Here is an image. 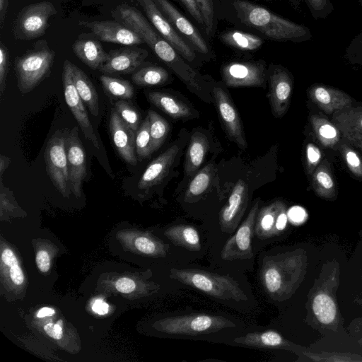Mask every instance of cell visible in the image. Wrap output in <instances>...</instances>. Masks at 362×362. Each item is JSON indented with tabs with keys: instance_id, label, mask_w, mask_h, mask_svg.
<instances>
[{
	"instance_id": "cell-1",
	"label": "cell",
	"mask_w": 362,
	"mask_h": 362,
	"mask_svg": "<svg viewBox=\"0 0 362 362\" xmlns=\"http://www.w3.org/2000/svg\"><path fill=\"white\" fill-rule=\"evenodd\" d=\"M116 16L125 26L134 30L154 53L167 64L189 88L200 93L197 74L177 53L175 48L160 35L136 8L121 5L115 10Z\"/></svg>"
},
{
	"instance_id": "cell-2",
	"label": "cell",
	"mask_w": 362,
	"mask_h": 362,
	"mask_svg": "<svg viewBox=\"0 0 362 362\" xmlns=\"http://www.w3.org/2000/svg\"><path fill=\"white\" fill-rule=\"evenodd\" d=\"M306 262L303 250L266 256L262 261L259 278L269 297L275 301L289 298L303 279Z\"/></svg>"
},
{
	"instance_id": "cell-3",
	"label": "cell",
	"mask_w": 362,
	"mask_h": 362,
	"mask_svg": "<svg viewBox=\"0 0 362 362\" xmlns=\"http://www.w3.org/2000/svg\"><path fill=\"white\" fill-rule=\"evenodd\" d=\"M238 17L245 25L277 41L301 42L313 37L309 28L279 16L264 7L245 0L233 1Z\"/></svg>"
},
{
	"instance_id": "cell-4",
	"label": "cell",
	"mask_w": 362,
	"mask_h": 362,
	"mask_svg": "<svg viewBox=\"0 0 362 362\" xmlns=\"http://www.w3.org/2000/svg\"><path fill=\"white\" fill-rule=\"evenodd\" d=\"M170 276L214 298L245 301L247 297L232 277L198 269H171Z\"/></svg>"
},
{
	"instance_id": "cell-5",
	"label": "cell",
	"mask_w": 362,
	"mask_h": 362,
	"mask_svg": "<svg viewBox=\"0 0 362 362\" xmlns=\"http://www.w3.org/2000/svg\"><path fill=\"white\" fill-rule=\"evenodd\" d=\"M55 52L45 40L37 41L33 49L14 59L17 86L22 94L35 89L47 78L52 70Z\"/></svg>"
},
{
	"instance_id": "cell-6",
	"label": "cell",
	"mask_w": 362,
	"mask_h": 362,
	"mask_svg": "<svg viewBox=\"0 0 362 362\" xmlns=\"http://www.w3.org/2000/svg\"><path fill=\"white\" fill-rule=\"evenodd\" d=\"M235 323L221 315L194 313L163 318L155 323L158 331L175 335L196 336L234 327Z\"/></svg>"
},
{
	"instance_id": "cell-7",
	"label": "cell",
	"mask_w": 362,
	"mask_h": 362,
	"mask_svg": "<svg viewBox=\"0 0 362 362\" xmlns=\"http://www.w3.org/2000/svg\"><path fill=\"white\" fill-rule=\"evenodd\" d=\"M67 129L57 130L49 139L44 152L47 173L56 189L64 196L71 193L66 150Z\"/></svg>"
},
{
	"instance_id": "cell-8",
	"label": "cell",
	"mask_w": 362,
	"mask_h": 362,
	"mask_svg": "<svg viewBox=\"0 0 362 362\" xmlns=\"http://www.w3.org/2000/svg\"><path fill=\"white\" fill-rule=\"evenodd\" d=\"M57 13L49 1H41L23 8L18 14L13 33L18 40H30L42 36L48 26L49 18Z\"/></svg>"
},
{
	"instance_id": "cell-9",
	"label": "cell",
	"mask_w": 362,
	"mask_h": 362,
	"mask_svg": "<svg viewBox=\"0 0 362 362\" xmlns=\"http://www.w3.org/2000/svg\"><path fill=\"white\" fill-rule=\"evenodd\" d=\"M258 211L259 201L256 200L244 221L223 247L221 257L223 260L246 259L252 257L251 240Z\"/></svg>"
},
{
	"instance_id": "cell-10",
	"label": "cell",
	"mask_w": 362,
	"mask_h": 362,
	"mask_svg": "<svg viewBox=\"0 0 362 362\" xmlns=\"http://www.w3.org/2000/svg\"><path fill=\"white\" fill-rule=\"evenodd\" d=\"M73 64L65 60L63 65L62 82L66 103L78 122L86 139L99 149V144L90 120L73 79Z\"/></svg>"
},
{
	"instance_id": "cell-11",
	"label": "cell",
	"mask_w": 362,
	"mask_h": 362,
	"mask_svg": "<svg viewBox=\"0 0 362 362\" xmlns=\"http://www.w3.org/2000/svg\"><path fill=\"white\" fill-rule=\"evenodd\" d=\"M137 1L159 34L175 48L180 55L186 60L192 62L195 57L193 49L175 31L155 1L153 0H137Z\"/></svg>"
},
{
	"instance_id": "cell-12",
	"label": "cell",
	"mask_w": 362,
	"mask_h": 362,
	"mask_svg": "<svg viewBox=\"0 0 362 362\" xmlns=\"http://www.w3.org/2000/svg\"><path fill=\"white\" fill-rule=\"evenodd\" d=\"M69 185L71 192L77 197L81 196L83 181L87 175L86 151L78 136V128L69 131L66 139Z\"/></svg>"
},
{
	"instance_id": "cell-13",
	"label": "cell",
	"mask_w": 362,
	"mask_h": 362,
	"mask_svg": "<svg viewBox=\"0 0 362 362\" xmlns=\"http://www.w3.org/2000/svg\"><path fill=\"white\" fill-rule=\"evenodd\" d=\"M221 75L226 85L232 88L263 86L265 83V68L261 63H228L223 66Z\"/></svg>"
},
{
	"instance_id": "cell-14",
	"label": "cell",
	"mask_w": 362,
	"mask_h": 362,
	"mask_svg": "<svg viewBox=\"0 0 362 362\" xmlns=\"http://www.w3.org/2000/svg\"><path fill=\"white\" fill-rule=\"evenodd\" d=\"M213 93L219 116L228 137L239 148L245 149L247 148V141L241 119L231 98L221 87H215Z\"/></svg>"
},
{
	"instance_id": "cell-15",
	"label": "cell",
	"mask_w": 362,
	"mask_h": 362,
	"mask_svg": "<svg viewBox=\"0 0 362 362\" xmlns=\"http://www.w3.org/2000/svg\"><path fill=\"white\" fill-rule=\"evenodd\" d=\"M109 129L119 156L127 163L136 165L139 160L136 152L135 132L120 117L115 108L110 112Z\"/></svg>"
},
{
	"instance_id": "cell-16",
	"label": "cell",
	"mask_w": 362,
	"mask_h": 362,
	"mask_svg": "<svg viewBox=\"0 0 362 362\" xmlns=\"http://www.w3.org/2000/svg\"><path fill=\"white\" fill-rule=\"evenodd\" d=\"M248 202V188L243 180H238L228 202L219 214V225L222 232L232 233L238 226Z\"/></svg>"
},
{
	"instance_id": "cell-17",
	"label": "cell",
	"mask_w": 362,
	"mask_h": 362,
	"mask_svg": "<svg viewBox=\"0 0 362 362\" xmlns=\"http://www.w3.org/2000/svg\"><path fill=\"white\" fill-rule=\"evenodd\" d=\"M78 23L90 30L103 42L131 46L144 42L134 30L116 21H80Z\"/></svg>"
},
{
	"instance_id": "cell-18",
	"label": "cell",
	"mask_w": 362,
	"mask_h": 362,
	"mask_svg": "<svg viewBox=\"0 0 362 362\" xmlns=\"http://www.w3.org/2000/svg\"><path fill=\"white\" fill-rule=\"evenodd\" d=\"M269 100L275 117H281L287 112L293 90L291 74L282 66H276L270 75Z\"/></svg>"
},
{
	"instance_id": "cell-19",
	"label": "cell",
	"mask_w": 362,
	"mask_h": 362,
	"mask_svg": "<svg viewBox=\"0 0 362 362\" xmlns=\"http://www.w3.org/2000/svg\"><path fill=\"white\" fill-rule=\"evenodd\" d=\"M147 55L146 50L136 47L111 50L98 71L110 74H129L143 63Z\"/></svg>"
},
{
	"instance_id": "cell-20",
	"label": "cell",
	"mask_w": 362,
	"mask_h": 362,
	"mask_svg": "<svg viewBox=\"0 0 362 362\" xmlns=\"http://www.w3.org/2000/svg\"><path fill=\"white\" fill-rule=\"evenodd\" d=\"M349 144L362 148V107H348L332 114L331 120Z\"/></svg>"
},
{
	"instance_id": "cell-21",
	"label": "cell",
	"mask_w": 362,
	"mask_h": 362,
	"mask_svg": "<svg viewBox=\"0 0 362 362\" xmlns=\"http://www.w3.org/2000/svg\"><path fill=\"white\" fill-rule=\"evenodd\" d=\"M308 95L321 110L329 115L351 106L353 100L346 93L320 83L310 86Z\"/></svg>"
},
{
	"instance_id": "cell-22",
	"label": "cell",
	"mask_w": 362,
	"mask_h": 362,
	"mask_svg": "<svg viewBox=\"0 0 362 362\" xmlns=\"http://www.w3.org/2000/svg\"><path fill=\"white\" fill-rule=\"evenodd\" d=\"M233 341L238 344L258 349L288 350L298 356L303 351V347L285 339L274 329L247 333L235 338Z\"/></svg>"
},
{
	"instance_id": "cell-23",
	"label": "cell",
	"mask_w": 362,
	"mask_h": 362,
	"mask_svg": "<svg viewBox=\"0 0 362 362\" xmlns=\"http://www.w3.org/2000/svg\"><path fill=\"white\" fill-rule=\"evenodd\" d=\"M169 22L184 35L196 49L203 53L209 52L208 46L194 26L168 0H153Z\"/></svg>"
},
{
	"instance_id": "cell-24",
	"label": "cell",
	"mask_w": 362,
	"mask_h": 362,
	"mask_svg": "<svg viewBox=\"0 0 362 362\" xmlns=\"http://www.w3.org/2000/svg\"><path fill=\"white\" fill-rule=\"evenodd\" d=\"M178 151V146L174 144L153 160L141 176L138 188L146 189L158 185L168 173Z\"/></svg>"
},
{
	"instance_id": "cell-25",
	"label": "cell",
	"mask_w": 362,
	"mask_h": 362,
	"mask_svg": "<svg viewBox=\"0 0 362 362\" xmlns=\"http://www.w3.org/2000/svg\"><path fill=\"white\" fill-rule=\"evenodd\" d=\"M311 309L317 320L324 326L334 327L338 320V310L334 294L321 288L313 295Z\"/></svg>"
},
{
	"instance_id": "cell-26",
	"label": "cell",
	"mask_w": 362,
	"mask_h": 362,
	"mask_svg": "<svg viewBox=\"0 0 362 362\" xmlns=\"http://www.w3.org/2000/svg\"><path fill=\"white\" fill-rule=\"evenodd\" d=\"M284 208L286 205L282 201L276 200L258 211L254 231L259 238L267 239L279 233L277 221Z\"/></svg>"
},
{
	"instance_id": "cell-27",
	"label": "cell",
	"mask_w": 362,
	"mask_h": 362,
	"mask_svg": "<svg viewBox=\"0 0 362 362\" xmlns=\"http://www.w3.org/2000/svg\"><path fill=\"white\" fill-rule=\"evenodd\" d=\"M148 100L154 106L174 119L189 118L192 115L191 108L174 96L160 91L146 92Z\"/></svg>"
},
{
	"instance_id": "cell-28",
	"label": "cell",
	"mask_w": 362,
	"mask_h": 362,
	"mask_svg": "<svg viewBox=\"0 0 362 362\" xmlns=\"http://www.w3.org/2000/svg\"><path fill=\"white\" fill-rule=\"evenodd\" d=\"M72 49L76 56L93 70H99L107 57L100 43L94 40H77Z\"/></svg>"
},
{
	"instance_id": "cell-29",
	"label": "cell",
	"mask_w": 362,
	"mask_h": 362,
	"mask_svg": "<svg viewBox=\"0 0 362 362\" xmlns=\"http://www.w3.org/2000/svg\"><path fill=\"white\" fill-rule=\"evenodd\" d=\"M311 185L315 193L326 199H334L337 194L336 182L329 162H320L312 174Z\"/></svg>"
},
{
	"instance_id": "cell-30",
	"label": "cell",
	"mask_w": 362,
	"mask_h": 362,
	"mask_svg": "<svg viewBox=\"0 0 362 362\" xmlns=\"http://www.w3.org/2000/svg\"><path fill=\"white\" fill-rule=\"evenodd\" d=\"M73 79L76 90L90 113L96 117L99 114L98 92L86 74L73 64Z\"/></svg>"
},
{
	"instance_id": "cell-31",
	"label": "cell",
	"mask_w": 362,
	"mask_h": 362,
	"mask_svg": "<svg viewBox=\"0 0 362 362\" xmlns=\"http://www.w3.org/2000/svg\"><path fill=\"white\" fill-rule=\"evenodd\" d=\"M207 137L201 132L194 133L188 145L185 170L187 175H192L203 163L209 150Z\"/></svg>"
},
{
	"instance_id": "cell-32",
	"label": "cell",
	"mask_w": 362,
	"mask_h": 362,
	"mask_svg": "<svg viewBox=\"0 0 362 362\" xmlns=\"http://www.w3.org/2000/svg\"><path fill=\"white\" fill-rule=\"evenodd\" d=\"M166 237L175 245L190 251L201 250L200 236L192 226L179 224L170 226L165 232Z\"/></svg>"
},
{
	"instance_id": "cell-33",
	"label": "cell",
	"mask_w": 362,
	"mask_h": 362,
	"mask_svg": "<svg viewBox=\"0 0 362 362\" xmlns=\"http://www.w3.org/2000/svg\"><path fill=\"white\" fill-rule=\"evenodd\" d=\"M310 121L317 139L322 146L332 149L339 146L341 134L332 121L318 115H312Z\"/></svg>"
},
{
	"instance_id": "cell-34",
	"label": "cell",
	"mask_w": 362,
	"mask_h": 362,
	"mask_svg": "<svg viewBox=\"0 0 362 362\" xmlns=\"http://www.w3.org/2000/svg\"><path fill=\"white\" fill-rule=\"evenodd\" d=\"M221 39L228 46L244 51L257 49L263 44V40L259 37L235 30L222 33Z\"/></svg>"
},
{
	"instance_id": "cell-35",
	"label": "cell",
	"mask_w": 362,
	"mask_h": 362,
	"mask_svg": "<svg viewBox=\"0 0 362 362\" xmlns=\"http://www.w3.org/2000/svg\"><path fill=\"white\" fill-rule=\"evenodd\" d=\"M169 78L168 72L158 66L140 69L132 76V81L139 86H151L165 83Z\"/></svg>"
},
{
	"instance_id": "cell-36",
	"label": "cell",
	"mask_w": 362,
	"mask_h": 362,
	"mask_svg": "<svg viewBox=\"0 0 362 362\" xmlns=\"http://www.w3.org/2000/svg\"><path fill=\"white\" fill-rule=\"evenodd\" d=\"M100 82L106 94L119 100H129L134 95V87L127 80L111 77L107 75L100 76Z\"/></svg>"
},
{
	"instance_id": "cell-37",
	"label": "cell",
	"mask_w": 362,
	"mask_h": 362,
	"mask_svg": "<svg viewBox=\"0 0 362 362\" xmlns=\"http://www.w3.org/2000/svg\"><path fill=\"white\" fill-rule=\"evenodd\" d=\"M150 121L151 147L152 153L157 151L165 141L170 129L168 122L153 110H148Z\"/></svg>"
},
{
	"instance_id": "cell-38",
	"label": "cell",
	"mask_w": 362,
	"mask_h": 362,
	"mask_svg": "<svg viewBox=\"0 0 362 362\" xmlns=\"http://www.w3.org/2000/svg\"><path fill=\"white\" fill-rule=\"evenodd\" d=\"M214 174V166L209 164L196 174L190 182L185 196L186 202H192L208 189Z\"/></svg>"
},
{
	"instance_id": "cell-39",
	"label": "cell",
	"mask_w": 362,
	"mask_h": 362,
	"mask_svg": "<svg viewBox=\"0 0 362 362\" xmlns=\"http://www.w3.org/2000/svg\"><path fill=\"white\" fill-rule=\"evenodd\" d=\"M136 152L139 160L148 158L151 153L150 121L147 115L135 132Z\"/></svg>"
},
{
	"instance_id": "cell-40",
	"label": "cell",
	"mask_w": 362,
	"mask_h": 362,
	"mask_svg": "<svg viewBox=\"0 0 362 362\" xmlns=\"http://www.w3.org/2000/svg\"><path fill=\"white\" fill-rule=\"evenodd\" d=\"M299 356H303L309 361L317 362L362 361L361 356L351 353L322 352L317 354L303 350Z\"/></svg>"
},
{
	"instance_id": "cell-41",
	"label": "cell",
	"mask_w": 362,
	"mask_h": 362,
	"mask_svg": "<svg viewBox=\"0 0 362 362\" xmlns=\"http://www.w3.org/2000/svg\"><path fill=\"white\" fill-rule=\"evenodd\" d=\"M341 155L351 173L356 177L362 180V161L358 154L349 146L344 139L339 143Z\"/></svg>"
},
{
	"instance_id": "cell-42",
	"label": "cell",
	"mask_w": 362,
	"mask_h": 362,
	"mask_svg": "<svg viewBox=\"0 0 362 362\" xmlns=\"http://www.w3.org/2000/svg\"><path fill=\"white\" fill-rule=\"evenodd\" d=\"M114 107L120 117L136 132L140 126V115L138 110L126 100H117Z\"/></svg>"
},
{
	"instance_id": "cell-43",
	"label": "cell",
	"mask_w": 362,
	"mask_h": 362,
	"mask_svg": "<svg viewBox=\"0 0 362 362\" xmlns=\"http://www.w3.org/2000/svg\"><path fill=\"white\" fill-rule=\"evenodd\" d=\"M315 20L325 19L334 8L331 0H304Z\"/></svg>"
},
{
	"instance_id": "cell-44",
	"label": "cell",
	"mask_w": 362,
	"mask_h": 362,
	"mask_svg": "<svg viewBox=\"0 0 362 362\" xmlns=\"http://www.w3.org/2000/svg\"><path fill=\"white\" fill-rule=\"evenodd\" d=\"M344 57L350 63L362 66V30L346 48Z\"/></svg>"
},
{
	"instance_id": "cell-45",
	"label": "cell",
	"mask_w": 362,
	"mask_h": 362,
	"mask_svg": "<svg viewBox=\"0 0 362 362\" xmlns=\"http://www.w3.org/2000/svg\"><path fill=\"white\" fill-rule=\"evenodd\" d=\"M322 153L320 148L313 143H308L305 148V168L308 175L313 173L320 163Z\"/></svg>"
},
{
	"instance_id": "cell-46",
	"label": "cell",
	"mask_w": 362,
	"mask_h": 362,
	"mask_svg": "<svg viewBox=\"0 0 362 362\" xmlns=\"http://www.w3.org/2000/svg\"><path fill=\"white\" fill-rule=\"evenodd\" d=\"M204 21V28L208 35L214 30V9L212 0H196Z\"/></svg>"
},
{
	"instance_id": "cell-47",
	"label": "cell",
	"mask_w": 362,
	"mask_h": 362,
	"mask_svg": "<svg viewBox=\"0 0 362 362\" xmlns=\"http://www.w3.org/2000/svg\"><path fill=\"white\" fill-rule=\"evenodd\" d=\"M8 70V52L6 45L0 42V95L2 96L5 88Z\"/></svg>"
},
{
	"instance_id": "cell-48",
	"label": "cell",
	"mask_w": 362,
	"mask_h": 362,
	"mask_svg": "<svg viewBox=\"0 0 362 362\" xmlns=\"http://www.w3.org/2000/svg\"><path fill=\"white\" fill-rule=\"evenodd\" d=\"M193 18L204 27V21L196 0H180Z\"/></svg>"
},
{
	"instance_id": "cell-49",
	"label": "cell",
	"mask_w": 362,
	"mask_h": 362,
	"mask_svg": "<svg viewBox=\"0 0 362 362\" xmlns=\"http://www.w3.org/2000/svg\"><path fill=\"white\" fill-rule=\"evenodd\" d=\"M115 288L123 293H129L135 290V281L128 277H122L115 282Z\"/></svg>"
},
{
	"instance_id": "cell-50",
	"label": "cell",
	"mask_w": 362,
	"mask_h": 362,
	"mask_svg": "<svg viewBox=\"0 0 362 362\" xmlns=\"http://www.w3.org/2000/svg\"><path fill=\"white\" fill-rule=\"evenodd\" d=\"M36 264L39 270L47 272L50 268V257L48 252L40 250L37 252L35 257Z\"/></svg>"
},
{
	"instance_id": "cell-51",
	"label": "cell",
	"mask_w": 362,
	"mask_h": 362,
	"mask_svg": "<svg viewBox=\"0 0 362 362\" xmlns=\"http://www.w3.org/2000/svg\"><path fill=\"white\" fill-rule=\"evenodd\" d=\"M9 275L12 282L17 286L22 285L24 282V274L18 263L10 267Z\"/></svg>"
},
{
	"instance_id": "cell-52",
	"label": "cell",
	"mask_w": 362,
	"mask_h": 362,
	"mask_svg": "<svg viewBox=\"0 0 362 362\" xmlns=\"http://www.w3.org/2000/svg\"><path fill=\"white\" fill-rule=\"evenodd\" d=\"M46 334L52 339H60L63 335V329L60 324L48 322L44 326Z\"/></svg>"
},
{
	"instance_id": "cell-53",
	"label": "cell",
	"mask_w": 362,
	"mask_h": 362,
	"mask_svg": "<svg viewBox=\"0 0 362 362\" xmlns=\"http://www.w3.org/2000/svg\"><path fill=\"white\" fill-rule=\"evenodd\" d=\"M288 216L293 224L299 225L305 221L306 213L302 208L295 207L289 211Z\"/></svg>"
},
{
	"instance_id": "cell-54",
	"label": "cell",
	"mask_w": 362,
	"mask_h": 362,
	"mask_svg": "<svg viewBox=\"0 0 362 362\" xmlns=\"http://www.w3.org/2000/svg\"><path fill=\"white\" fill-rule=\"evenodd\" d=\"M2 262L8 266L11 267L13 264L18 263V259L13 252L9 248H5L1 253Z\"/></svg>"
},
{
	"instance_id": "cell-55",
	"label": "cell",
	"mask_w": 362,
	"mask_h": 362,
	"mask_svg": "<svg viewBox=\"0 0 362 362\" xmlns=\"http://www.w3.org/2000/svg\"><path fill=\"white\" fill-rule=\"evenodd\" d=\"M92 310L98 315H105L108 313L109 305L103 300L97 299L92 305Z\"/></svg>"
},
{
	"instance_id": "cell-56",
	"label": "cell",
	"mask_w": 362,
	"mask_h": 362,
	"mask_svg": "<svg viewBox=\"0 0 362 362\" xmlns=\"http://www.w3.org/2000/svg\"><path fill=\"white\" fill-rule=\"evenodd\" d=\"M8 0H0V28H2L7 13Z\"/></svg>"
},
{
	"instance_id": "cell-57",
	"label": "cell",
	"mask_w": 362,
	"mask_h": 362,
	"mask_svg": "<svg viewBox=\"0 0 362 362\" xmlns=\"http://www.w3.org/2000/svg\"><path fill=\"white\" fill-rule=\"evenodd\" d=\"M11 163V160L6 156L1 155L0 156V178L2 179V176L4 173L6 171L10 163Z\"/></svg>"
},
{
	"instance_id": "cell-58",
	"label": "cell",
	"mask_w": 362,
	"mask_h": 362,
	"mask_svg": "<svg viewBox=\"0 0 362 362\" xmlns=\"http://www.w3.org/2000/svg\"><path fill=\"white\" fill-rule=\"evenodd\" d=\"M55 313L53 308L44 307L38 310L37 313V317H45L47 316H52Z\"/></svg>"
},
{
	"instance_id": "cell-59",
	"label": "cell",
	"mask_w": 362,
	"mask_h": 362,
	"mask_svg": "<svg viewBox=\"0 0 362 362\" xmlns=\"http://www.w3.org/2000/svg\"><path fill=\"white\" fill-rule=\"evenodd\" d=\"M288 1L291 3L293 6L296 9L298 10L300 8V4H301V0H288Z\"/></svg>"
},
{
	"instance_id": "cell-60",
	"label": "cell",
	"mask_w": 362,
	"mask_h": 362,
	"mask_svg": "<svg viewBox=\"0 0 362 362\" xmlns=\"http://www.w3.org/2000/svg\"><path fill=\"white\" fill-rule=\"evenodd\" d=\"M357 1L362 6V0H357Z\"/></svg>"
},
{
	"instance_id": "cell-61",
	"label": "cell",
	"mask_w": 362,
	"mask_h": 362,
	"mask_svg": "<svg viewBox=\"0 0 362 362\" xmlns=\"http://www.w3.org/2000/svg\"><path fill=\"white\" fill-rule=\"evenodd\" d=\"M361 148V150H362V148Z\"/></svg>"
}]
</instances>
